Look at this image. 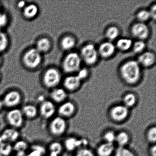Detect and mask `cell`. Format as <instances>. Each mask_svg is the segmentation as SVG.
I'll use <instances>...</instances> for the list:
<instances>
[{
  "instance_id": "obj_1",
  "label": "cell",
  "mask_w": 156,
  "mask_h": 156,
  "mask_svg": "<svg viewBox=\"0 0 156 156\" xmlns=\"http://www.w3.org/2000/svg\"><path fill=\"white\" fill-rule=\"evenodd\" d=\"M120 73L122 79L126 83L134 84L140 78V66L137 62L134 60L128 61L121 66Z\"/></svg>"
},
{
  "instance_id": "obj_2",
  "label": "cell",
  "mask_w": 156,
  "mask_h": 156,
  "mask_svg": "<svg viewBox=\"0 0 156 156\" xmlns=\"http://www.w3.org/2000/svg\"><path fill=\"white\" fill-rule=\"evenodd\" d=\"M81 63V57L76 53H70L64 59L62 67L64 72L72 73L79 70Z\"/></svg>"
},
{
  "instance_id": "obj_3",
  "label": "cell",
  "mask_w": 156,
  "mask_h": 156,
  "mask_svg": "<svg viewBox=\"0 0 156 156\" xmlns=\"http://www.w3.org/2000/svg\"><path fill=\"white\" fill-rule=\"evenodd\" d=\"M42 59L41 54L35 48H32L25 53L23 61L26 67L30 69H34L41 64Z\"/></svg>"
},
{
  "instance_id": "obj_4",
  "label": "cell",
  "mask_w": 156,
  "mask_h": 156,
  "mask_svg": "<svg viewBox=\"0 0 156 156\" xmlns=\"http://www.w3.org/2000/svg\"><path fill=\"white\" fill-rule=\"evenodd\" d=\"M6 119L11 127L16 129L21 127L24 124V116L22 110L18 108H12L9 110L6 115Z\"/></svg>"
},
{
  "instance_id": "obj_5",
  "label": "cell",
  "mask_w": 156,
  "mask_h": 156,
  "mask_svg": "<svg viewBox=\"0 0 156 156\" xmlns=\"http://www.w3.org/2000/svg\"><path fill=\"white\" fill-rule=\"evenodd\" d=\"M98 51L94 44H88L82 48L81 58L87 64L92 65L96 62L98 58Z\"/></svg>"
},
{
  "instance_id": "obj_6",
  "label": "cell",
  "mask_w": 156,
  "mask_h": 156,
  "mask_svg": "<svg viewBox=\"0 0 156 156\" xmlns=\"http://www.w3.org/2000/svg\"><path fill=\"white\" fill-rule=\"evenodd\" d=\"M61 79V75L59 71L55 68H50L44 75V83L46 87H55L59 83Z\"/></svg>"
},
{
  "instance_id": "obj_7",
  "label": "cell",
  "mask_w": 156,
  "mask_h": 156,
  "mask_svg": "<svg viewBox=\"0 0 156 156\" xmlns=\"http://www.w3.org/2000/svg\"><path fill=\"white\" fill-rule=\"evenodd\" d=\"M66 127V123L64 118L56 117L52 119L49 125V130L52 135L59 136L64 133Z\"/></svg>"
},
{
  "instance_id": "obj_8",
  "label": "cell",
  "mask_w": 156,
  "mask_h": 156,
  "mask_svg": "<svg viewBox=\"0 0 156 156\" xmlns=\"http://www.w3.org/2000/svg\"><path fill=\"white\" fill-rule=\"evenodd\" d=\"M131 32L133 36L139 41L147 39L149 34L148 27L143 23H137L134 24L131 27Z\"/></svg>"
},
{
  "instance_id": "obj_9",
  "label": "cell",
  "mask_w": 156,
  "mask_h": 156,
  "mask_svg": "<svg viewBox=\"0 0 156 156\" xmlns=\"http://www.w3.org/2000/svg\"><path fill=\"white\" fill-rule=\"evenodd\" d=\"M21 99V95L18 91H12L7 93L2 101L4 106L8 108H14L20 105Z\"/></svg>"
},
{
  "instance_id": "obj_10",
  "label": "cell",
  "mask_w": 156,
  "mask_h": 156,
  "mask_svg": "<svg viewBox=\"0 0 156 156\" xmlns=\"http://www.w3.org/2000/svg\"><path fill=\"white\" fill-rule=\"evenodd\" d=\"M129 108L124 105L114 106L110 111V115L115 121L120 122L125 120L128 115Z\"/></svg>"
},
{
  "instance_id": "obj_11",
  "label": "cell",
  "mask_w": 156,
  "mask_h": 156,
  "mask_svg": "<svg viewBox=\"0 0 156 156\" xmlns=\"http://www.w3.org/2000/svg\"><path fill=\"white\" fill-rule=\"evenodd\" d=\"M54 104L50 101L42 102L39 111V114L44 119H48L53 117L55 112Z\"/></svg>"
},
{
  "instance_id": "obj_12",
  "label": "cell",
  "mask_w": 156,
  "mask_h": 156,
  "mask_svg": "<svg viewBox=\"0 0 156 156\" xmlns=\"http://www.w3.org/2000/svg\"><path fill=\"white\" fill-rule=\"evenodd\" d=\"M20 136L18 129L12 127L6 129L0 135V143L2 142L15 143L19 139Z\"/></svg>"
},
{
  "instance_id": "obj_13",
  "label": "cell",
  "mask_w": 156,
  "mask_h": 156,
  "mask_svg": "<svg viewBox=\"0 0 156 156\" xmlns=\"http://www.w3.org/2000/svg\"><path fill=\"white\" fill-rule=\"evenodd\" d=\"M88 144V141L86 139H78L73 137L68 138L65 141L66 148L69 151H73L76 149H80L86 148Z\"/></svg>"
},
{
  "instance_id": "obj_14",
  "label": "cell",
  "mask_w": 156,
  "mask_h": 156,
  "mask_svg": "<svg viewBox=\"0 0 156 156\" xmlns=\"http://www.w3.org/2000/svg\"><path fill=\"white\" fill-rule=\"evenodd\" d=\"M115 50V47L112 43L105 42L99 46L98 53L104 58H107L114 54Z\"/></svg>"
},
{
  "instance_id": "obj_15",
  "label": "cell",
  "mask_w": 156,
  "mask_h": 156,
  "mask_svg": "<svg viewBox=\"0 0 156 156\" xmlns=\"http://www.w3.org/2000/svg\"><path fill=\"white\" fill-rule=\"evenodd\" d=\"M156 61L155 55L150 51L145 52L140 55L138 63L144 67H148L154 64Z\"/></svg>"
},
{
  "instance_id": "obj_16",
  "label": "cell",
  "mask_w": 156,
  "mask_h": 156,
  "mask_svg": "<svg viewBox=\"0 0 156 156\" xmlns=\"http://www.w3.org/2000/svg\"><path fill=\"white\" fill-rule=\"evenodd\" d=\"M75 111V106L72 102H66L62 104L58 108V113L62 117L71 116Z\"/></svg>"
},
{
  "instance_id": "obj_17",
  "label": "cell",
  "mask_w": 156,
  "mask_h": 156,
  "mask_svg": "<svg viewBox=\"0 0 156 156\" xmlns=\"http://www.w3.org/2000/svg\"><path fill=\"white\" fill-rule=\"evenodd\" d=\"M81 81L77 76H72L66 78L64 82V85L67 90L74 91L79 87Z\"/></svg>"
},
{
  "instance_id": "obj_18",
  "label": "cell",
  "mask_w": 156,
  "mask_h": 156,
  "mask_svg": "<svg viewBox=\"0 0 156 156\" xmlns=\"http://www.w3.org/2000/svg\"><path fill=\"white\" fill-rule=\"evenodd\" d=\"M115 150L114 144L105 142L98 148L97 153L99 156H110Z\"/></svg>"
},
{
  "instance_id": "obj_19",
  "label": "cell",
  "mask_w": 156,
  "mask_h": 156,
  "mask_svg": "<svg viewBox=\"0 0 156 156\" xmlns=\"http://www.w3.org/2000/svg\"><path fill=\"white\" fill-rule=\"evenodd\" d=\"M24 117L29 119L35 118L39 114L37 108L33 105H29L24 106L22 110Z\"/></svg>"
},
{
  "instance_id": "obj_20",
  "label": "cell",
  "mask_w": 156,
  "mask_h": 156,
  "mask_svg": "<svg viewBox=\"0 0 156 156\" xmlns=\"http://www.w3.org/2000/svg\"><path fill=\"white\" fill-rule=\"evenodd\" d=\"M51 43L50 40L47 38H43L38 40L35 49L41 54L42 53L47 52L51 49Z\"/></svg>"
},
{
  "instance_id": "obj_21",
  "label": "cell",
  "mask_w": 156,
  "mask_h": 156,
  "mask_svg": "<svg viewBox=\"0 0 156 156\" xmlns=\"http://www.w3.org/2000/svg\"><path fill=\"white\" fill-rule=\"evenodd\" d=\"M39 12V9L37 5L30 4L25 6L23 9V15L28 19H32L36 17Z\"/></svg>"
},
{
  "instance_id": "obj_22",
  "label": "cell",
  "mask_w": 156,
  "mask_h": 156,
  "mask_svg": "<svg viewBox=\"0 0 156 156\" xmlns=\"http://www.w3.org/2000/svg\"><path fill=\"white\" fill-rule=\"evenodd\" d=\"M66 92L62 88H56L52 92L51 97L56 103H61L65 99Z\"/></svg>"
},
{
  "instance_id": "obj_23",
  "label": "cell",
  "mask_w": 156,
  "mask_h": 156,
  "mask_svg": "<svg viewBox=\"0 0 156 156\" xmlns=\"http://www.w3.org/2000/svg\"><path fill=\"white\" fill-rule=\"evenodd\" d=\"M75 44V40L71 36H66L64 37L61 42L62 49L65 51H68L73 49Z\"/></svg>"
},
{
  "instance_id": "obj_24",
  "label": "cell",
  "mask_w": 156,
  "mask_h": 156,
  "mask_svg": "<svg viewBox=\"0 0 156 156\" xmlns=\"http://www.w3.org/2000/svg\"><path fill=\"white\" fill-rule=\"evenodd\" d=\"M62 150V147L60 142H52L49 146V156H59Z\"/></svg>"
},
{
  "instance_id": "obj_25",
  "label": "cell",
  "mask_w": 156,
  "mask_h": 156,
  "mask_svg": "<svg viewBox=\"0 0 156 156\" xmlns=\"http://www.w3.org/2000/svg\"><path fill=\"white\" fill-rule=\"evenodd\" d=\"M133 45L132 41L129 39L122 38L117 42L116 46L120 51H127L129 50Z\"/></svg>"
},
{
  "instance_id": "obj_26",
  "label": "cell",
  "mask_w": 156,
  "mask_h": 156,
  "mask_svg": "<svg viewBox=\"0 0 156 156\" xmlns=\"http://www.w3.org/2000/svg\"><path fill=\"white\" fill-rule=\"evenodd\" d=\"M129 137L127 133L121 131L116 136L115 141L119 147H125L129 141Z\"/></svg>"
},
{
  "instance_id": "obj_27",
  "label": "cell",
  "mask_w": 156,
  "mask_h": 156,
  "mask_svg": "<svg viewBox=\"0 0 156 156\" xmlns=\"http://www.w3.org/2000/svg\"><path fill=\"white\" fill-rule=\"evenodd\" d=\"M13 146L11 143L2 142L0 143V155L9 156L13 151Z\"/></svg>"
},
{
  "instance_id": "obj_28",
  "label": "cell",
  "mask_w": 156,
  "mask_h": 156,
  "mask_svg": "<svg viewBox=\"0 0 156 156\" xmlns=\"http://www.w3.org/2000/svg\"><path fill=\"white\" fill-rule=\"evenodd\" d=\"M123 102L125 106L129 108L135 105L136 102V97L134 94L129 93L127 94L124 96L123 98Z\"/></svg>"
},
{
  "instance_id": "obj_29",
  "label": "cell",
  "mask_w": 156,
  "mask_h": 156,
  "mask_svg": "<svg viewBox=\"0 0 156 156\" xmlns=\"http://www.w3.org/2000/svg\"><path fill=\"white\" fill-rule=\"evenodd\" d=\"M119 30L115 26L109 27L106 31V36L110 41H114L119 35Z\"/></svg>"
},
{
  "instance_id": "obj_30",
  "label": "cell",
  "mask_w": 156,
  "mask_h": 156,
  "mask_svg": "<svg viewBox=\"0 0 156 156\" xmlns=\"http://www.w3.org/2000/svg\"><path fill=\"white\" fill-rule=\"evenodd\" d=\"M45 153V149L43 146L34 145L32 147V149L29 156H43Z\"/></svg>"
},
{
  "instance_id": "obj_31",
  "label": "cell",
  "mask_w": 156,
  "mask_h": 156,
  "mask_svg": "<svg viewBox=\"0 0 156 156\" xmlns=\"http://www.w3.org/2000/svg\"><path fill=\"white\" fill-rule=\"evenodd\" d=\"M29 145L27 142L23 140H17L13 146V151L16 152L19 151L26 152L28 150Z\"/></svg>"
},
{
  "instance_id": "obj_32",
  "label": "cell",
  "mask_w": 156,
  "mask_h": 156,
  "mask_svg": "<svg viewBox=\"0 0 156 156\" xmlns=\"http://www.w3.org/2000/svg\"><path fill=\"white\" fill-rule=\"evenodd\" d=\"M9 43V39L6 34L0 29V52L6 50Z\"/></svg>"
},
{
  "instance_id": "obj_33",
  "label": "cell",
  "mask_w": 156,
  "mask_h": 156,
  "mask_svg": "<svg viewBox=\"0 0 156 156\" xmlns=\"http://www.w3.org/2000/svg\"><path fill=\"white\" fill-rule=\"evenodd\" d=\"M137 19L140 22L144 23L151 18L149 11L146 10H142L138 12L137 14Z\"/></svg>"
},
{
  "instance_id": "obj_34",
  "label": "cell",
  "mask_w": 156,
  "mask_h": 156,
  "mask_svg": "<svg viewBox=\"0 0 156 156\" xmlns=\"http://www.w3.org/2000/svg\"><path fill=\"white\" fill-rule=\"evenodd\" d=\"M115 156H135L130 150L125 147H119L116 151Z\"/></svg>"
},
{
  "instance_id": "obj_35",
  "label": "cell",
  "mask_w": 156,
  "mask_h": 156,
  "mask_svg": "<svg viewBox=\"0 0 156 156\" xmlns=\"http://www.w3.org/2000/svg\"><path fill=\"white\" fill-rule=\"evenodd\" d=\"M132 45H133V51L136 53L141 52L144 50L146 46L145 43L142 41H136Z\"/></svg>"
},
{
  "instance_id": "obj_36",
  "label": "cell",
  "mask_w": 156,
  "mask_h": 156,
  "mask_svg": "<svg viewBox=\"0 0 156 156\" xmlns=\"http://www.w3.org/2000/svg\"><path fill=\"white\" fill-rule=\"evenodd\" d=\"M147 139L151 143H155L156 140V127H152L149 129L147 133Z\"/></svg>"
},
{
  "instance_id": "obj_37",
  "label": "cell",
  "mask_w": 156,
  "mask_h": 156,
  "mask_svg": "<svg viewBox=\"0 0 156 156\" xmlns=\"http://www.w3.org/2000/svg\"><path fill=\"white\" fill-rule=\"evenodd\" d=\"M116 136V135L115 132L110 130L105 133L104 136V139L105 140V142L113 144L115 141Z\"/></svg>"
},
{
  "instance_id": "obj_38",
  "label": "cell",
  "mask_w": 156,
  "mask_h": 156,
  "mask_svg": "<svg viewBox=\"0 0 156 156\" xmlns=\"http://www.w3.org/2000/svg\"><path fill=\"white\" fill-rule=\"evenodd\" d=\"M75 156H94L92 151L87 148L80 149Z\"/></svg>"
},
{
  "instance_id": "obj_39",
  "label": "cell",
  "mask_w": 156,
  "mask_h": 156,
  "mask_svg": "<svg viewBox=\"0 0 156 156\" xmlns=\"http://www.w3.org/2000/svg\"><path fill=\"white\" fill-rule=\"evenodd\" d=\"M8 21V18L7 14L0 12V29L6 26Z\"/></svg>"
},
{
  "instance_id": "obj_40",
  "label": "cell",
  "mask_w": 156,
  "mask_h": 156,
  "mask_svg": "<svg viewBox=\"0 0 156 156\" xmlns=\"http://www.w3.org/2000/svg\"><path fill=\"white\" fill-rule=\"evenodd\" d=\"M88 70L85 68L80 69L78 70V74H77V76L79 78L81 81L83 79H85L88 76Z\"/></svg>"
},
{
  "instance_id": "obj_41",
  "label": "cell",
  "mask_w": 156,
  "mask_h": 156,
  "mask_svg": "<svg viewBox=\"0 0 156 156\" xmlns=\"http://www.w3.org/2000/svg\"><path fill=\"white\" fill-rule=\"evenodd\" d=\"M150 14L151 18L155 20L156 19V5H154L152 6L149 11Z\"/></svg>"
},
{
  "instance_id": "obj_42",
  "label": "cell",
  "mask_w": 156,
  "mask_h": 156,
  "mask_svg": "<svg viewBox=\"0 0 156 156\" xmlns=\"http://www.w3.org/2000/svg\"><path fill=\"white\" fill-rule=\"evenodd\" d=\"M150 153L151 156H156V145H153L150 149Z\"/></svg>"
},
{
  "instance_id": "obj_43",
  "label": "cell",
  "mask_w": 156,
  "mask_h": 156,
  "mask_svg": "<svg viewBox=\"0 0 156 156\" xmlns=\"http://www.w3.org/2000/svg\"><path fill=\"white\" fill-rule=\"evenodd\" d=\"M25 2L23 1L20 2L19 3H18V7L20 9H24L25 8Z\"/></svg>"
},
{
  "instance_id": "obj_44",
  "label": "cell",
  "mask_w": 156,
  "mask_h": 156,
  "mask_svg": "<svg viewBox=\"0 0 156 156\" xmlns=\"http://www.w3.org/2000/svg\"><path fill=\"white\" fill-rule=\"evenodd\" d=\"M3 106H4V105H3V102H2V100L0 99V110H1Z\"/></svg>"
},
{
  "instance_id": "obj_45",
  "label": "cell",
  "mask_w": 156,
  "mask_h": 156,
  "mask_svg": "<svg viewBox=\"0 0 156 156\" xmlns=\"http://www.w3.org/2000/svg\"><path fill=\"white\" fill-rule=\"evenodd\" d=\"M1 63V58H0V64Z\"/></svg>"
},
{
  "instance_id": "obj_46",
  "label": "cell",
  "mask_w": 156,
  "mask_h": 156,
  "mask_svg": "<svg viewBox=\"0 0 156 156\" xmlns=\"http://www.w3.org/2000/svg\"></svg>"
}]
</instances>
